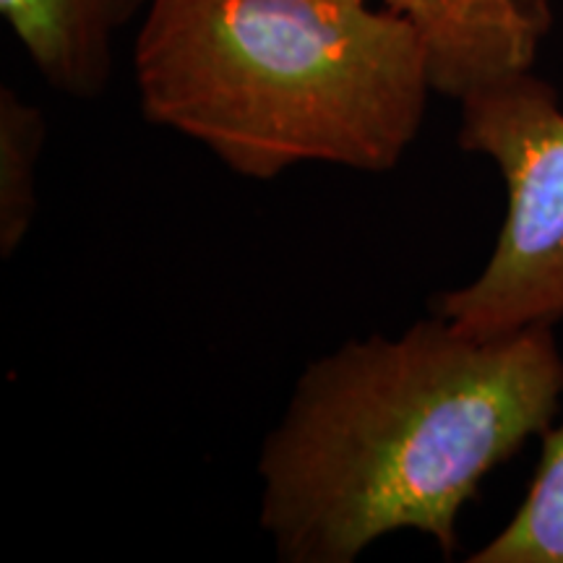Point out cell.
<instances>
[{
    "instance_id": "6da1fadb",
    "label": "cell",
    "mask_w": 563,
    "mask_h": 563,
    "mask_svg": "<svg viewBox=\"0 0 563 563\" xmlns=\"http://www.w3.org/2000/svg\"><path fill=\"white\" fill-rule=\"evenodd\" d=\"M561 405L553 327L475 336L431 313L344 342L264 439L258 522L285 563H352L402 530L452 555L464 504Z\"/></svg>"
},
{
    "instance_id": "7a4b0ae2",
    "label": "cell",
    "mask_w": 563,
    "mask_h": 563,
    "mask_svg": "<svg viewBox=\"0 0 563 563\" xmlns=\"http://www.w3.org/2000/svg\"><path fill=\"white\" fill-rule=\"evenodd\" d=\"M133 79L146 121L253 180L391 170L435 95L420 34L378 0H150Z\"/></svg>"
},
{
    "instance_id": "3957f363",
    "label": "cell",
    "mask_w": 563,
    "mask_h": 563,
    "mask_svg": "<svg viewBox=\"0 0 563 563\" xmlns=\"http://www.w3.org/2000/svg\"><path fill=\"white\" fill-rule=\"evenodd\" d=\"M460 146L501 173L506 217L488 264L439 295L431 313L475 336L563 319V108L551 84L525 70L462 97Z\"/></svg>"
},
{
    "instance_id": "277c9868",
    "label": "cell",
    "mask_w": 563,
    "mask_h": 563,
    "mask_svg": "<svg viewBox=\"0 0 563 563\" xmlns=\"http://www.w3.org/2000/svg\"><path fill=\"white\" fill-rule=\"evenodd\" d=\"M410 21L435 95L470 91L532 70L551 30V0H378Z\"/></svg>"
},
{
    "instance_id": "5b68a950",
    "label": "cell",
    "mask_w": 563,
    "mask_h": 563,
    "mask_svg": "<svg viewBox=\"0 0 563 563\" xmlns=\"http://www.w3.org/2000/svg\"><path fill=\"white\" fill-rule=\"evenodd\" d=\"M150 0H0L34 68L55 91L100 97L110 81L112 40Z\"/></svg>"
},
{
    "instance_id": "8992f818",
    "label": "cell",
    "mask_w": 563,
    "mask_h": 563,
    "mask_svg": "<svg viewBox=\"0 0 563 563\" xmlns=\"http://www.w3.org/2000/svg\"><path fill=\"white\" fill-rule=\"evenodd\" d=\"M470 563H563V420L543 433L538 473L517 514Z\"/></svg>"
},
{
    "instance_id": "52a82bcc",
    "label": "cell",
    "mask_w": 563,
    "mask_h": 563,
    "mask_svg": "<svg viewBox=\"0 0 563 563\" xmlns=\"http://www.w3.org/2000/svg\"><path fill=\"white\" fill-rule=\"evenodd\" d=\"M45 115L16 91L0 89V256L21 249L37 214V167Z\"/></svg>"
}]
</instances>
